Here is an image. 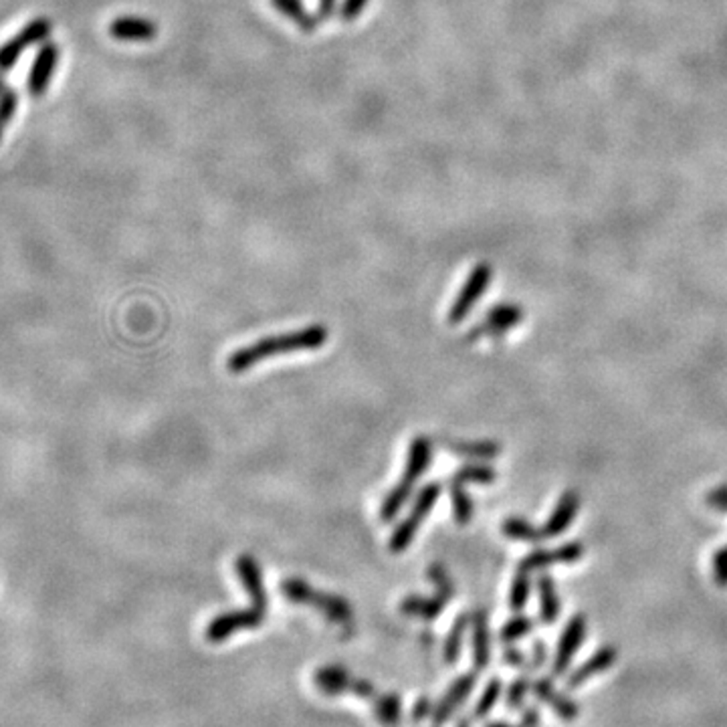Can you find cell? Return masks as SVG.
Listing matches in <instances>:
<instances>
[{"mask_svg": "<svg viewBox=\"0 0 727 727\" xmlns=\"http://www.w3.org/2000/svg\"><path fill=\"white\" fill-rule=\"evenodd\" d=\"M328 342V328L320 326H307L295 331H287V334L269 336L259 339V342L244 346L241 350L231 354L227 366L233 374H243L244 370L255 366L259 362H265L269 358H275L278 354L287 352H302V350H318Z\"/></svg>", "mask_w": 727, "mask_h": 727, "instance_id": "1", "label": "cell"}, {"mask_svg": "<svg viewBox=\"0 0 727 727\" xmlns=\"http://www.w3.org/2000/svg\"><path fill=\"white\" fill-rule=\"evenodd\" d=\"M431 459H432V442L429 437H424V434H418V437H415V440L410 442L405 473H402L398 483L392 487V492L386 495L382 501L381 519L384 521V524L386 521H392L394 517H397V513L402 509V505L410 500L415 483L424 475L426 469H429Z\"/></svg>", "mask_w": 727, "mask_h": 727, "instance_id": "2", "label": "cell"}, {"mask_svg": "<svg viewBox=\"0 0 727 727\" xmlns=\"http://www.w3.org/2000/svg\"><path fill=\"white\" fill-rule=\"evenodd\" d=\"M281 592L289 603L295 604H310L315 611H320L328 620L339 624V627L350 629L354 624V611L346 598L338 594H329V592L315 590L310 582L302 578H286L281 582Z\"/></svg>", "mask_w": 727, "mask_h": 727, "instance_id": "3", "label": "cell"}, {"mask_svg": "<svg viewBox=\"0 0 727 727\" xmlns=\"http://www.w3.org/2000/svg\"><path fill=\"white\" fill-rule=\"evenodd\" d=\"M442 493V483L439 481H432V483H426L421 493L416 495V500L413 501V508H410L408 516L400 521L394 529V534L390 535L389 548L392 554H402L410 543H413L415 535L418 532V527L423 526V521L429 516L431 509L434 508V503L439 501V497Z\"/></svg>", "mask_w": 727, "mask_h": 727, "instance_id": "4", "label": "cell"}, {"mask_svg": "<svg viewBox=\"0 0 727 727\" xmlns=\"http://www.w3.org/2000/svg\"><path fill=\"white\" fill-rule=\"evenodd\" d=\"M53 33V22L45 17L33 19L27 22L17 35L11 37L9 41L0 45V73H9V71L17 65V61L21 59V55L25 53V49L33 45H43L45 41H49V37Z\"/></svg>", "mask_w": 727, "mask_h": 727, "instance_id": "5", "label": "cell"}, {"mask_svg": "<svg viewBox=\"0 0 727 727\" xmlns=\"http://www.w3.org/2000/svg\"><path fill=\"white\" fill-rule=\"evenodd\" d=\"M492 279H493V267L489 263H479L471 269L467 281L463 283L459 295H457V299L449 310L450 326H457V323H461L465 318H467L473 307H475V304L485 295L487 287L492 286Z\"/></svg>", "mask_w": 727, "mask_h": 727, "instance_id": "6", "label": "cell"}, {"mask_svg": "<svg viewBox=\"0 0 727 727\" xmlns=\"http://www.w3.org/2000/svg\"><path fill=\"white\" fill-rule=\"evenodd\" d=\"M265 608H259L252 604L251 608H243V611H231L223 612L212 619L204 630V638L209 643H223L231 638L235 632L257 629L265 622Z\"/></svg>", "mask_w": 727, "mask_h": 727, "instance_id": "7", "label": "cell"}, {"mask_svg": "<svg viewBox=\"0 0 727 727\" xmlns=\"http://www.w3.org/2000/svg\"><path fill=\"white\" fill-rule=\"evenodd\" d=\"M588 632V620L584 612H576L560 635V641L556 646L554 663H552V677H562L566 671L570 669L574 654L578 653L582 643L586 641Z\"/></svg>", "mask_w": 727, "mask_h": 727, "instance_id": "8", "label": "cell"}, {"mask_svg": "<svg viewBox=\"0 0 727 727\" xmlns=\"http://www.w3.org/2000/svg\"><path fill=\"white\" fill-rule=\"evenodd\" d=\"M521 320H524V310H521V305L497 304L483 315V318H481L477 326L469 331L467 339L469 342H477V339L483 336L500 338L503 334H508L511 328H516L517 323H521Z\"/></svg>", "mask_w": 727, "mask_h": 727, "instance_id": "9", "label": "cell"}, {"mask_svg": "<svg viewBox=\"0 0 727 727\" xmlns=\"http://www.w3.org/2000/svg\"><path fill=\"white\" fill-rule=\"evenodd\" d=\"M59 65V45L53 41H45L41 49L37 51L33 65H30L27 77V91L33 98H41L51 87L53 75Z\"/></svg>", "mask_w": 727, "mask_h": 727, "instance_id": "10", "label": "cell"}, {"mask_svg": "<svg viewBox=\"0 0 727 727\" xmlns=\"http://www.w3.org/2000/svg\"><path fill=\"white\" fill-rule=\"evenodd\" d=\"M477 675L479 671H469V673H463L461 677L455 679L453 685H450L447 693L442 695V699L434 706V711L431 715L432 727H442L457 714V711H459V707L469 699L473 689H475Z\"/></svg>", "mask_w": 727, "mask_h": 727, "instance_id": "11", "label": "cell"}, {"mask_svg": "<svg viewBox=\"0 0 727 727\" xmlns=\"http://www.w3.org/2000/svg\"><path fill=\"white\" fill-rule=\"evenodd\" d=\"M586 554V550H584V543L580 542H566L560 545V548L554 550H534L529 552L527 556H524L521 560L519 566L521 570H527V572H540L545 570V568L552 566V564H574L578 562V560L584 558Z\"/></svg>", "mask_w": 727, "mask_h": 727, "instance_id": "12", "label": "cell"}, {"mask_svg": "<svg viewBox=\"0 0 727 727\" xmlns=\"http://www.w3.org/2000/svg\"><path fill=\"white\" fill-rule=\"evenodd\" d=\"M532 691H534V697L540 703L550 706L552 711H554V715L558 719H562V722H574V719H578L580 706L572 697H568L566 693L556 689L554 679H550V677L534 679Z\"/></svg>", "mask_w": 727, "mask_h": 727, "instance_id": "13", "label": "cell"}, {"mask_svg": "<svg viewBox=\"0 0 727 727\" xmlns=\"http://www.w3.org/2000/svg\"><path fill=\"white\" fill-rule=\"evenodd\" d=\"M616 661H619V649H616L614 645L600 646V649L596 653H592L578 669L572 671V675L568 677L566 687L568 689H578V687L586 685L592 677L603 675L608 669H612Z\"/></svg>", "mask_w": 727, "mask_h": 727, "instance_id": "14", "label": "cell"}, {"mask_svg": "<svg viewBox=\"0 0 727 727\" xmlns=\"http://www.w3.org/2000/svg\"><path fill=\"white\" fill-rule=\"evenodd\" d=\"M109 37L124 43H150L158 37V25L144 17H120L109 22Z\"/></svg>", "mask_w": 727, "mask_h": 727, "instance_id": "15", "label": "cell"}, {"mask_svg": "<svg viewBox=\"0 0 727 727\" xmlns=\"http://www.w3.org/2000/svg\"><path fill=\"white\" fill-rule=\"evenodd\" d=\"M471 641L473 665L475 671H485L492 663V630H489V616L483 608L471 612Z\"/></svg>", "mask_w": 727, "mask_h": 727, "instance_id": "16", "label": "cell"}, {"mask_svg": "<svg viewBox=\"0 0 727 727\" xmlns=\"http://www.w3.org/2000/svg\"><path fill=\"white\" fill-rule=\"evenodd\" d=\"M235 570L241 580V586L247 590L251 603L259 608H265L267 611V590H265L263 574H261L257 560L249 554H243L236 558Z\"/></svg>", "mask_w": 727, "mask_h": 727, "instance_id": "17", "label": "cell"}, {"mask_svg": "<svg viewBox=\"0 0 727 727\" xmlns=\"http://www.w3.org/2000/svg\"><path fill=\"white\" fill-rule=\"evenodd\" d=\"M580 509V495L576 492H564L560 495V500L556 503L554 511L550 513L548 521H545L542 532L545 537H558L562 535L568 527L574 524L576 516H578Z\"/></svg>", "mask_w": 727, "mask_h": 727, "instance_id": "18", "label": "cell"}, {"mask_svg": "<svg viewBox=\"0 0 727 727\" xmlns=\"http://www.w3.org/2000/svg\"><path fill=\"white\" fill-rule=\"evenodd\" d=\"M352 681V673L342 665H326L313 673L315 687L328 697H338V695L350 691Z\"/></svg>", "mask_w": 727, "mask_h": 727, "instance_id": "19", "label": "cell"}, {"mask_svg": "<svg viewBox=\"0 0 727 727\" xmlns=\"http://www.w3.org/2000/svg\"><path fill=\"white\" fill-rule=\"evenodd\" d=\"M447 604L449 598L439 594V592H434V596H408L400 603V612L406 616H415V619L434 620L439 619Z\"/></svg>", "mask_w": 727, "mask_h": 727, "instance_id": "20", "label": "cell"}, {"mask_svg": "<svg viewBox=\"0 0 727 727\" xmlns=\"http://www.w3.org/2000/svg\"><path fill=\"white\" fill-rule=\"evenodd\" d=\"M442 445H445L453 455L467 457V459H473V461H492L501 453L500 442H495V440H450V439H445L442 440Z\"/></svg>", "mask_w": 727, "mask_h": 727, "instance_id": "21", "label": "cell"}, {"mask_svg": "<svg viewBox=\"0 0 727 727\" xmlns=\"http://www.w3.org/2000/svg\"><path fill=\"white\" fill-rule=\"evenodd\" d=\"M537 594H540V620L543 624H556L562 612V603H560L556 582L550 574H540Z\"/></svg>", "mask_w": 727, "mask_h": 727, "instance_id": "22", "label": "cell"}, {"mask_svg": "<svg viewBox=\"0 0 727 727\" xmlns=\"http://www.w3.org/2000/svg\"><path fill=\"white\" fill-rule=\"evenodd\" d=\"M271 6L305 35H312L320 25L318 14L307 11L304 0H271Z\"/></svg>", "mask_w": 727, "mask_h": 727, "instance_id": "23", "label": "cell"}, {"mask_svg": "<svg viewBox=\"0 0 727 727\" xmlns=\"http://www.w3.org/2000/svg\"><path fill=\"white\" fill-rule=\"evenodd\" d=\"M374 717L384 727H398L402 723V699L398 693H382L374 697Z\"/></svg>", "mask_w": 727, "mask_h": 727, "instance_id": "24", "label": "cell"}, {"mask_svg": "<svg viewBox=\"0 0 727 727\" xmlns=\"http://www.w3.org/2000/svg\"><path fill=\"white\" fill-rule=\"evenodd\" d=\"M471 627V612H463L455 619L453 627H450L445 646H442V657H445L447 665H455L459 661V654L463 649V638L465 632Z\"/></svg>", "mask_w": 727, "mask_h": 727, "instance_id": "25", "label": "cell"}, {"mask_svg": "<svg viewBox=\"0 0 727 727\" xmlns=\"http://www.w3.org/2000/svg\"><path fill=\"white\" fill-rule=\"evenodd\" d=\"M501 532H503L505 537H509V540H516V542L540 543V542L545 540L542 529H537L535 526L529 524L527 519L517 517V516L505 517L503 524H501Z\"/></svg>", "mask_w": 727, "mask_h": 727, "instance_id": "26", "label": "cell"}, {"mask_svg": "<svg viewBox=\"0 0 727 727\" xmlns=\"http://www.w3.org/2000/svg\"><path fill=\"white\" fill-rule=\"evenodd\" d=\"M449 489H450V505H453L455 521L459 526H469L473 519V513H475L469 492L465 489L463 483H457V481H450Z\"/></svg>", "mask_w": 727, "mask_h": 727, "instance_id": "27", "label": "cell"}, {"mask_svg": "<svg viewBox=\"0 0 727 727\" xmlns=\"http://www.w3.org/2000/svg\"><path fill=\"white\" fill-rule=\"evenodd\" d=\"M495 479H497V473L492 465L475 461V463H467V465H463V467L457 469L450 481H457V483H463V485H467V483H485L487 485V483H493Z\"/></svg>", "mask_w": 727, "mask_h": 727, "instance_id": "28", "label": "cell"}, {"mask_svg": "<svg viewBox=\"0 0 727 727\" xmlns=\"http://www.w3.org/2000/svg\"><path fill=\"white\" fill-rule=\"evenodd\" d=\"M534 629H535L534 619H529V616H526V614H516L500 629V643L516 645L521 641V638L532 635Z\"/></svg>", "mask_w": 727, "mask_h": 727, "instance_id": "29", "label": "cell"}, {"mask_svg": "<svg viewBox=\"0 0 727 727\" xmlns=\"http://www.w3.org/2000/svg\"><path fill=\"white\" fill-rule=\"evenodd\" d=\"M527 570H521L517 568L516 576H513L511 580V588H509V608L513 612H521L527 604L529 594H532V578H529Z\"/></svg>", "mask_w": 727, "mask_h": 727, "instance_id": "30", "label": "cell"}, {"mask_svg": "<svg viewBox=\"0 0 727 727\" xmlns=\"http://www.w3.org/2000/svg\"><path fill=\"white\" fill-rule=\"evenodd\" d=\"M532 685H534V679H532V671H521V673L513 679L508 687V693H505V706L508 709H519L524 707L526 697L532 691Z\"/></svg>", "mask_w": 727, "mask_h": 727, "instance_id": "31", "label": "cell"}, {"mask_svg": "<svg viewBox=\"0 0 727 727\" xmlns=\"http://www.w3.org/2000/svg\"><path fill=\"white\" fill-rule=\"evenodd\" d=\"M501 695H503V681L500 677H492V679H489V683L485 685L483 693H481V697H479L477 706H475V709H473L471 715L475 719L487 717L493 711V707L497 706V701L501 699Z\"/></svg>", "mask_w": 727, "mask_h": 727, "instance_id": "32", "label": "cell"}, {"mask_svg": "<svg viewBox=\"0 0 727 727\" xmlns=\"http://www.w3.org/2000/svg\"><path fill=\"white\" fill-rule=\"evenodd\" d=\"M426 576H429L434 590L442 594L445 598H453L455 596V584L450 580V576L447 572V568L442 564H431L429 570H426Z\"/></svg>", "mask_w": 727, "mask_h": 727, "instance_id": "33", "label": "cell"}, {"mask_svg": "<svg viewBox=\"0 0 727 727\" xmlns=\"http://www.w3.org/2000/svg\"><path fill=\"white\" fill-rule=\"evenodd\" d=\"M19 93L6 87V90L0 93V125L11 124V120L17 114L19 109Z\"/></svg>", "mask_w": 727, "mask_h": 727, "instance_id": "34", "label": "cell"}, {"mask_svg": "<svg viewBox=\"0 0 727 727\" xmlns=\"http://www.w3.org/2000/svg\"><path fill=\"white\" fill-rule=\"evenodd\" d=\"M370 0H344L342 6L338 11V19L342 22H354L362 17V13L366 11Z\"/></svg>", "mask_w": 727, "mask_h": 727, "instance_id": "35", "label": "cell"}, {"mask_svg": "<svg viewBox=\"0 0 727 727\" xmlns=\"http://www.w3.org/2000/svg\"><path fill=\"white\" fill-rule=\"evenodd\" d=\"M501 661L505 667H511V669H519V671H526L527 669V657L524 651H519L516 645H505L503 646V653H501Z\"/></svg>", "mask_w": 727, "mask_h": 727, "instance_id": "36", "label": "cell"}, {"mask_svg": "<svg viewBox=\"0 0 727 727\" xmlns=\"http://www.w3.org/2000/svg\"><path fill=\"white\" fill-rule=\"evenodd\" d=\"M714 580L719 588H727V545L714 554Z\"/></svg>", "mask_w": 727, "mask_h": 727, "instance_id": "37", "label": "cell"}, {"mask_svg": "<svg viewBox=\"0 0 727 727\" xmlns=\"http://www.w3.org/2000/svg\"><path fill=\"white\" fill-rule=\"evenodd\" d=\"M532 657H529V663H527V671H540L545 663H548V646H545V643L542 641V638H535V641L532 643Z\"/></svg>", "mask_w": 727, "mask_h": 727, "instance_id": "38", "label": "cell"}, {"mask_svg": "<svg viewBox=\"0 0 727 727\" xmlns=\"http://www.w3.org/2000/svg\"><path fill=\"white\" fill-rule=\"evenodd\" d=\"M432 711H434L432 699L429 697V695H421V697L415 701L413 709H410V719H413L415 723L424 722V719H429L432 715Z\"/></svg>", "mask_w": 727, "mask_h": 727, "instance_id": "39", "label": "cell"}, {"mask_svg": "<svg viewBox=\"0 0 727 727\" xmlns=\"http://www.w3.org/2000/svg\"><path fill=\"white\" fill-rule=\"evenodd\" d=\"M706 505L715 511H727V483L711 489L706 495Z\"/></svg>", "mask_w": 727, "mask_h": 727, "instance_id": "40", "label": "cell"}, {"mask_svg": "<svg viewBox=\"0 0 727 727\" xmlns=\"http://www.w3.org/2000/svg\"><path fill=\"white\" fill-rule=\"evenodd\" d=\"M350 691L355 695V697L370 699V701H374V697L378 695L374 683L366 681V679H355V677H354V681H352Z\"/></svg>", "mask_w": 727, "mask_h": 727, "instance_id": "41", "label": "cell"}, {"mask_svg": "<svg viewBox=\"0 0 727 727\" xmlns=\"http://www.w3.org/2000/svg\"><path fill=\"white\" fill-rule=\"evenodd\" d=\"M542 715L537 706H527L519 711V727H540Z\"/></svg>", "mask_w": 727, "mask_h": 727, "instance_id": "42", "label": "cell"}, {"mask_svg": "<svg viewBox=\"0 0 727 727\" xmlns=\"http://www.w3.org/2000/svg\"><path fill=\"white\" fill-rule=\"evenodd\" d=\"M338 13V0H318V19L329 21Z\"/></svg>", "mask_w": 727, "mask_h": 727, "instance_id": "43", "label": "cell"}, {"mask_svg": "<svg viewBox=\"0 0 727 727\" xmlns=\"http://www.w3.org/2000/svg\"><path fill=\"white\" fill-rule=\"evenodd\" d=\"M473 722H475V717H473V715H463V717L457 719L455 727H473Z\"/></svg>", "mask_w": 727, "mask_h": 727, "instance_id": "44", "label": "cell"}, {"mask_svg": "<svg viewBox=\"0 0 727 727\" xmlns=\"http://www.w3.org/2000/svg\"><path fill=\"white\" fill-rule=\"evenodd\" d=\"M483 727H519V725H511L508 722H501V719H497V722H487Z\"/></svg>", "mask_w": 727, "mask_h": 727, "instance_id": "45", "label": "cell"}, {"mask_svg": "<svg viewBox=\"0 0 727 727\" xmlns=\"http://www.w3.org/2000/svg\"><path fill=\"white\" fill-rule=\"evenodd\" d=\"M6 90V85H4V79H3V73H0V93H3Z\"/></svg>", "mask_w": 727, "mask_h": 727, "instance_id": "46", "label": "cell"}, {"mask_svg": "<svg viewBox=\"0 0 727 727\" xmlns=\"http://www.w3.org/2000/svg\"><path fill=\"white\" fill-rule=\"evenodd\" d=\"M3 130H4V125H0V141H3Z\"/></svg>", "mask_w": 727, "mask_h": 727, "instance_id": "47", "label": "cell"}]
</instances>
